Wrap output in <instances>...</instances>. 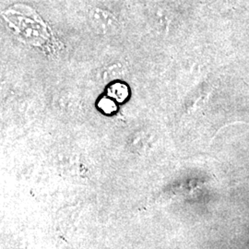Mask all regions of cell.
Masks as SVG:
<instances>
[{"label": "cell", "mask_w": 249, "mask_h": 249, "mask_svg": "<svg viewBox=\"0 0 249 249\" xmlns=\"http://www.w3.org/2000/svg\"><path fill=\"white\" fill-rule=\"evenodd\" d=\"M92 25L98 31L100 34L108 35L116 32L117 22L110 13L104 10L96 9L92 12L91 15Z\"/></svg>", "instance_id": "obj_1"}, {"label": "cell", "mask_w": 249, "mask_h": 249, "mask_svg": "<svg viewBox=\"0 0 249 249\" xmlns=\"http://www.w3.org/2000/svg\"><path fill=\"white\" fill-rule=\"evenodd\" d=\"M109 95L117 102H123L127 97V88L124 84L116 83L109 88Z\"/></svg>", "instance_id": "obj_2"}, {"label": "cell", "mask_w": 249, "mask_h": 249, "mask_svg": "<svg viewBox=\"0 0 249 249\" xmlns=\"http://www.w3.org/2000/svg\"><path fill=\"white\" fill-rule=\"evenodd\" d=\"M101 108L106 112V113H111L112 111H114L116 109V105L109 100L108 105H107V101H103L101 104Z\"/></svg>", "instance_id": "obj_3"}]
</instances>
